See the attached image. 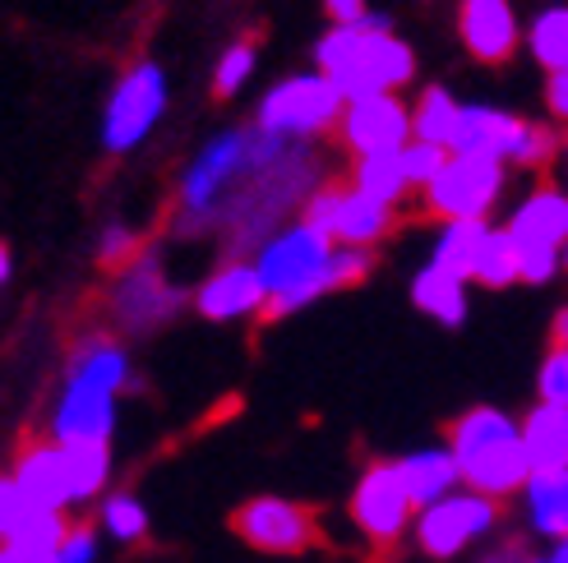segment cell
<instances>
[{"mask_svg": "<svg viewBox=\"0 0 568 563\" xmlns=\"http://www.w3.org/2000/svg\"><path fill=\"white\" fill-rule=\"evenodd\" d=\"M371 249H352L337 245L328 236H320L315 227L296 222L292 232H282L277 240H268L260 249V277L268 287V309L264 319H282L292 309L320 300L337 287H356V282L371 273Z\"/></svg>", "mask_w": 568, "mask_h": 563, "instance_id": "obj_1", "label": "cell"}, {"mask_svg": "<svg viewBox=\"0 0 568 563\" xmlns=\"http://www.w3.org/2000/svg\"><path fill=\"white\" fill-rule=\"evenodd\" d=\"M448 453L463 471V490L486 494L495 503L518 499L531 481V462L523 448V426L499 407H471L453 420Z\"/></svg>", "mask_w": 568, "mask_h": 563, "instance_id": "obj_2", "label": "cell"}, {"mask_svg": "<svg viewBox=\"0 0 568 563\" xmlns=\"http://www.w3.org/2000/svg\"><path fill=\"white\" fill-rule=\"evenodd\" d=\"M499 531V503L486 499V494H471V490H458L430 509L416 513V526H412V541L425 559H458L467 554L471 545L490 541Z\"/></svg>", "mask_w": 568, "mask_h": 563, "instance_id": "obj_3", "label": "cell"}, {"mask_svg": "<svg viewBox=\"0 0 568 563\" xmlns=\"http://www.w3.org/2000/svg\"><path fill=\"white\" fill-rule=\"evenodd\" d=\"M337 111H347V98L337 93L328 74H296L268 89V98L260 102V130L277 139L320 134L337 121Z\"/></svg>", "mask_w": 568, "mask_h": 563, "instance_id": "obj_4", "label": "cell"}, {"mask_svg": "<svg viewBox=\"0 0 568 563\" xmlns=\"http://www.w3.org/2000/svg\"><path fill=\"white\" fill-rule=\"evenodd\" d=\"M232 531L260 554H305L324 536L315 509H305L296 499H282V494L245 499L232 513Z\"/></svg>", "mask_w": 568, "mask_h": 563, "instance_id": "obj_5", "label": "cell"}, {"mask_svg": "<svg viewBox=\"0 0 568 563\" xmlns=\"http://www.w3.org/2000/svg\"><path fill=\"white\" fill-rule=\"evenodd\" d=\"M416 503L397 475V462H371L352 490V522L375 550H393L403 536H412Z\"/></svg>", "mask_w": 568, "mask_h": 563, "instance_id": "obj_6", "label": "cell"}, {"mask_svg": "<svg viewBox=\"0 0 568 563\" xmlns=\"http://www.w3.org/2000/svg\"><path fill=\"white\" fill-rule=\"evenodd\" d=\"M504 190V162L495 157H458L453 153L439 181L425 190V204L444 222H486Z\"/></svg>", "mask_w": 568, "mask_h": 563, "instance_id": "obj_7", "label": "cell"}, {"mask_svg": "<svg viewBox=\"0 0 568 563\" xmlns=\"http://www.w3.org/2000/svg\"><path fill=\"white\" fill-rule=\"evenodd\" d=\"M166 111V74L144 61V65H134L121 83H116V93H111L106 102V121H102V144L111 153H130L139 139H144L158 116Z\"/></svg>", "mask_w": 568, "mask_h": 563, "instance_id": "obj_8", "label": "cell"}, {"mask_svg": "<svg viewBox=\"0 0 568 563\" xmlns=\"http://www.w3.org/2000/svg\"><path fill=\"white\" fill-rule=\"evenodd\" d=\"M181 300L185 296L166 282V273H162V264L153 255H139L125 268V277L116 282V319L130 332H149V328L166 324L181 309Z\"/></svg>", "mask_w": 568, "mask_h": 563, "instance_id": "obj_9", "label": "cell"}, {"mask_svg": "<svg viewBox=\"0 0 568 563\" xmlns=\"http://www.w3.org/2000/svg\"><path fill=\"white\" fill-rule=\"evenodd\" d=\"M343 139L361 153V157H375V153H403L412 144V111L397 102V93H375V98H361L347 102V116H343Z\"/></svg>", "mask_w": 568, "mask_h": 563, "instance_id": "obj_10", "label": "cell"}, {"mask_svg": "<svg viewBox=\"0 0 568 563\" xmlns=\"http://www.w3.org/2000/svg\"><path fill=\"white\" fill-rule=\"evenodd\" d=\"M116 430V392L65 379L61 402L51 411V443L74 448V443H106Z\"/></svg>", "mask_w": 568, "mask_h": 563, "instance_id": "obj_11", "label": "cell"}, {"mask_svg": "<svg viewBox=\"0 0 568 563\" xmlns=\"http://www.w3.org/2000/svg\"><path fill=\"white\" fill-rule=\"evenodd\" d=\"M245 149H250V134L226 130V134H217L213 144L190 162V172L181 181V204H185L190 217H209L213 213L217 194L232 185L236 172H245Z\"/></svg>", "mask_w": 568, "mask_h": 563, "instance_id": "obj_12", "label": "cell"}, {"mask_svg": "<svg viewBox=\"0 0 568 563\" xmlns=\"http://www.w3.org/2000/svg\"><path fill=\"white\" fill-rule=\"evenodd\" d=\"M194 305H199V315H204V319L232 324V319H245V315H264V309H268V287H264L260 268L226 264V268H217L204 287L194 291Z\"/></svg>", "mask_w": 568, "mask_h": 563, "instance_id": "obj_13", "label": "cell"}, {"mask_svg": "<svg viewBox=\"0 0 568 563\" xmlns=\"http://www.w3.org/2000/svg\"><path fill=\"white\" fill-rule=\"evenodd\" d=\"M458 33L463 47L480 65H504L518 51V14L508 0H463L458 10Z\"/></svg>", "mask_w": 568, "mask_h": 563, "instance_id": "obj_14", "label": "cell"}, {"mask_svg": "<svg viewBox=\"0 0 568 563\" xmlns=\"http://www.w3.org/2000/svg\"><path fill=\"white\" fill-rule=\"evenodd\" d=\"M14 481L23 485V494L38 503L47 513H65L74 509V485H70V462H65V448L61 443H28L19 462H14Z\"/></svg>", "mask_w": 568, "mask_h": 563, "instance_id": "obj_15", "label": "cell"}, {"mask_svg": "<svg viewBox=\"0 0 568 563\" xmlns=\"http://www.w3.org/2000/svg\"><path fill=\"white\" fill-rule=\"evenodd\" d=\"M393 38V23L384 14H365L361 23H347V28H328V38L320 42V70L333 79V83H347L365 70V61H371V51Z\"/></svg>", "mask_w": 568, "mask_h": 563, "instance_id": "obj_16", "label": "cell"}, {"mask_svg": "<svg viewBox=\"0 0 568 563\" xmlns=\"http://www.w3.org/2000/svg\"><path fill=\"white\" fill-rule=\"evenodd\" d=\"M523 125H527V121L508 116V111H495V106H463V116H458V130H453L448 153H458V157H495V162H508V157H514V144H518Z\"/></svg>", "mask_w": 568, "mask_h": 563, "instance_id": "obj_17", "label": "cell"}, {"mask_svg": "<svg viewBox=\"0 0 568 563\" xmlns=\"http://www.w3.org/2000/svg\"><path fill=\"white\" fill-rule=\"evenodd\" d=\"M397 475H403L416 509H430V503L463 490V471L453 462L448 448H416V453L397 458Z\"/></svg>", "mask_w": 568, "mask_h": 563, "instance_id": "obj_18", "label": "cell"}, {"mask_svg": "<svg viewBox=\"0 0 568 563\" xmlns=\"http://www.w3.org/2000/svg\"><path fill=\"white\" fill-rule=\"evenodd\" d=\"M518 245H541V249H564L568 245V199L559 190H536L531 199L514 213L504 227Z\"/></svg>", "mask_w": 568, "mask_h": 563, "instance_id": "obj_19", "label": "cell"}, {"mask_svg": "<svg viewBox=\"0 0 568 563\" xmlns=\"http://www.w3.org/2000/svg\"><path fill=\"white\" fill-rule=\"evenodd\" d=\"M65 379H79V383H93V388H106V392H121L130 388V356L116 337H83V342L70 351V365H65Z\"/></svg>", "mask_w": 568, "mask_h": 563, "instance_id": "obj_20", "label": "cell"}, {"mask_svg": "<svg viewBox=\"0 0 568 563\" xmlns=\"http://www.w3.org/2000/svg\"><path fill=\"white\" fill-rule=\"evenodd\" d=\"M523 448L531 475L541 471H568V407H531L523 420Z\"/></svg>", "mask_w": 568, "mask_h": 563, "instance_id": "obj_21", "label": "cell"}, {"mask_svg": "<svg viewBox=\"0 0 568 563\" xmlns=\"http://www.w3.org/2000/svg\"><path fill=\"white\" fill-rule=\"evenodd\" d=\"M523 518L531 536L568 541V471H541L523 490Z\"/></svg>", "mask_w": 568, "mask_h": 563, "instance_id": "obj_22", "label": "cell"}, {"mask_svg": "<svg viewBox=\"0 0 568 563\" xmlns=\"http://www.w3.org/2000/svg\"><path fill=\"white\" fill-rule=\"evenodd\" d=\"M412 305L425 309L430 319H439L444 328L467 324V282L448 277L439 268H420L412 282Z\"/></svg>", "mask_w": 568, "mask_h": 563, "instance_id": "obj_23", "label": "cell"}, {"mask_svg": "<svg viewBox=\"0 0 568 563\" xmlns=\"http://www.w3.org/2000/svg\"><path fill=\"white\" fill-rule=\"evenodd\" d=\"M393 232V208L379 199H365V194H343V217H337V245L352 249H371L375 240H384Z\"/></svg>", "mask_w": 568, "mask_h": 563, "instance_id": "obj_24", "label": "cell"}, {"mask_svg": "<svg viewBox=\"0 0 568 563\" xmlns=\"http://www.w3.org/2000/svg\"><path fill=\"white\" fill-rule=\"evenodd\" d=\"M490 227L486 222H448L444 236L435 240V255H430V268L448 273V277H458L467 282L476 273V255H480V245H486Z\"/></svg>", "mask_w": 568, "mask_h": 563, "instance_id": "obj_25", "label": "cell"}, {"mask_svg": "<svg viewBox=\"0 0 568 563\" xmlns=\"http://www.w3.org/2000/svg\"><path fill=\"white\" fill-rule=\"evenodd\" d=\"M407 190H412V181L403 172V153H375V157L356 162V194H365V199H379L393 208Z\"/></svg>", "mask_w": 568, "mask_h": 563, "instance_id": "obj_26", "label": "cell"}, {"mask_svg": "<svg viewBox=\"0 0 568 563\" xmlns=\"http://www.w3.org/2000/svg\"><path fill=\"white\" fill-rule=\"evenodd\" d=\"M458 116H463V106L453 102L448 89H425L416 111H412V134L420 139V144H439L448 149L453 144V130H458Z\"/></svg>", "mask_w": 568, "mask_h": 563, "instance_id": "obj_27", "label": "cell"}, {"mask_svg": "<svg viewBox=\"0 0 568 563\" xmlns=\"http://www.w3.org/2000/svg\"><path fill=\"white\" fill-rule=\"evenodd\" d=\"M98 531H102L106 541H116V545H139V541L149 536V509H144V503H139L134 494L116 490V494L102 499Z\"/></svg>", "mask_w": 568, "mask_h": 563, "instance_id": "obj_28", "label": "cell"}, {"mask_svg": "<svg viewBox=\"0 0 568 563\" xmlns=\"http://www.w3.org/2000/svg\"><path fill=\"white\" fill-rule=\"evenodd\" d=\"M65 462H70L74 503L106 494V481H111V448L106 443H74V448H65Z\"/></svg>", "mask_w": 568, "mask_h": 563, "instance_id": "obj_29", "label": "cell"}, {"mask_svg": "<svg viewBox=\"0 0 568 563\" xmlns=\"http://www.w3.org/2000/svg\"><path fill=\"white\" fill-rule=\"evenodd\" d=\"M471 282H480V287H490V291L514 287V282H518V240L508 236V232H495L490 227L486 245H480V255H476Z\"/></svg>", "mask_w": 568, "mask_h": 563, "instance_id": "obj_30", "label": "cell"}, {"mask_svg": "<svg viewBox=\"0 0 568 563\" xmlns=\"http://www.w3.org/2000/svg\"><path fill=\"white\" fill-rule=\"evenodd\" d=\"M527 42H531V55H536V61H541L550 74L568 70V10H546L541 19L531 23Z\"/></svg>", "mask_w": 568, "mask_h": 563, "instance_id": "obj_31", "label": "cell"}, {"mask_svg": "<svg viewBox=\"0 0 568 563\" xmlns=\"http://www.w3.org/2000/svg\"><path fill=\"white\" fill-rule=\"evenodd\" d=\"M38 513H47V509H38V503L23 494V485L14 481V475H0V545L19 541L23 526L33 522Z\"/></svg>", "mask_w": 568, "mask_h": 563, "instance_id": "obj_32", "label": "cell"}, {"mask_svg": "<svg viewBox=\"0 0 568 563\" xmlns=\"http://www.w3.org/2000/svg\"><path fill=\"white\" fill-rule=\"evenodd\" d=\"M448 149H439V144H420V139H412V144L403 149V172H407V181L412 185H420V190H430L435 181H439V172L448 166Z\"/></svg>", "mask_w": 568, "mask_h": 563, "instance_id": "obj_33", "label": "cell"}, {"mask_svg": "<svg viewBox=\"0 0 568 563\" xmlns=\"http://www.w3.org/2000/svg\"><path fill=\"white\" fill-rule=\"evenodd\" d=\"M254 74V47L250 42H236L232 51L217 61V79H213V93L217 98H232L245 89V79Z\"/></svg>", "mask_w": 568, "mask_h": 563, "instance_id": "obj_34", "label": "cell"}, {"mask_svg": "<svg viewBox=\"0 0 568 563\" xmlns=\"http://www.w3.org/2000/svg\"><path fill=\"white\" fill-rule=\"evenodd\" d=\"M564 264V249H541V245H518V282H531V287H541L550 282Z\"/></svg>", "mask_w": 568, "mask_h": 563, "instance_id": "obj_35", "label": "cell"}, {"mask_svg": "<svg viewBox=\"0 0 568 563\" xmlns=\"http://www.w3.org/2000/svg\"><path fill=\"white\" fill-rule=\"evenodd\" d=\"M536 388H541V402H550V407H568V351H550V356L541 360Z\"/></svg>", "mask_w": 568, "mask_h": 563, "instance_id": "obj_36", "label": "cell"}, {"mask_svg": "<svg viewBox=\"0 0 568 563\" xmlns=\"http://www.w3.org/2000/svg\"><path fill=\"white\" fill-rule=\"evenodd\" d=\"M337 217H343V190H320L315 199L305 204V217H301V222L333 240V236H337Z\"/></svg>", "mask_w": 568, "mask_h": 563, "instance_id": "obj_37", "label": "cell"}, {"mask_svg": "<svg viewBox=\"0 0 568 563\" xmlns=\"http://www.w3.org/2000/svg\"><path fill=\"white\" fill-rule=\"evenodd\" d=\"M98 554H102V531L70 526V536L61 541V563H98Z\"/></svg>", "mask_w": 568, "mask_h": 563, "instance_id": "obj_38", "label": "cell"}, {"mask_svg": "<svg viewBox=\"0 0 568 563\" xmlns=\"http://www.w3.org/2000/svg\"><path fill=\"white\" fill-rule=\"evenodd\" d=\"M98 259L102 264H134L139 255H134V236L125 232V227H106V236H102V245H98Z\"/></svg>", "mask_w": 568, "mask_h": 563, "instance_id": "obj_39", "label": "cell"}, {"mask_svg": "<svg viewBox=\"0 0 568 563\" xmlns=\"http://www.w3.org/2000/svg\"><path fill=\"white\" fill-rule=\"evenodd\" d=\"M0 563H61V550H33V545H0Z\"/></svg>", "mask_w": 568, "mask_h": 563, "instance_id": "obj_40", "label": "cell"}, {"mask_svg": "<svg viewBox=\"0 0 568 563\" xmlns=\"http://www.w3.org/2000/svg\"><path fill=\"white\" fill-rule=\"evenodd\" d=\"M546 106H550L555 121H568V70L550 74V83H546Z\"/></svg>", "mask_w": 568, "mask_h": 563, "instance_id": "obj_41", "label": "cell"}, {"mask_svg": "<svg viewBox=\"0 0 568 563\" xmlns=\"http://www.w3.org/2000/svg\"><path fill=\"white\" fill-rule=\"evenodd\" d=\"M324 10H328V19H333V28H347V23H361L365 14V0H324Z\"/></svg>", "mask_w": 568, "mask_h": 563, "instance_id": "obj_42", "label": "cell"}, {"mask_svg": "<svg viewBox=\"0 0 568 563\" xmlns=\"http://www.w3.org/2000/svg\"><path fill=\"white\" fill-rule=\"evenodd\" d=\"M527 554H531V550H527L523 541H514V536H504V541H495V545H490L486 554H480L476 563H523Z\"/></svg>", "mask_w": 568, "mask_h": 563, "instance_id": "obj_43", "label": "cell"}, {"mask_svg": "<svg viewBox=\"0 0 568 563\" xmlns=\"http://www.w3.org/2000/svg\"><path fill=\"white\" fill-rule=\"evenodd\" d=\"M550 351H568V309L555 315V328H550Z\"/></svg>", "mask_w": 568, "mask_h": 563, "instance_id": "obj_44", "label": "cell"}, {"mask_svg": "<svg viewBox=\"0 0 568 563\" xmlns=\"http://www.w3.org/2000/svg\"><path fill=\"white\" fill-rule=\"evenodd\" d=\"M10 268H14V259H10V245H0V287L10 282Z\"/></svg>", "mask_w": 568, "mask_h": 563, "instance_id": "obj_45", "label": "cell"}, {"mask_svg": "<svg viewBox=\"0 0 568 563\" xmlns=\"http://www.w3.org/2000/svg\"><path fill=\"white\" fill-rule=\"evenodd\" d=\"M546 563H568V541H555L550 554H546Z\"/></svg>", "mask_w": 568, "mask_h": 563, "instance_id": "obj_46", "label": "cell"}, {"mask_svg": "<svg viewBox=\"0 0 568 563\" xmlns=\"http://www.w3.org/2000/svg\"><path fill=\"white\" fill-rule=\"evenodd\" d=\"M523 563H546V554H527V559H523Z\"/></svg>", "mask_w": 568, "mask_h": 563, "instance_id": "obj_47", "label": "cell"}, {"mask_svg": "<svg viewBox=\"0 0 568 563\" xmlns=\"http://www.w3.org/2000/svg\"><path fill=\"white\" fill-rule=\"evenodd\" d=\"M564 268H568V245H564Z\"/></svg>", "mask_w": 568, "mask_h": 563, "instance_id": "obj_48", "label": "cell"}]
</instances>
